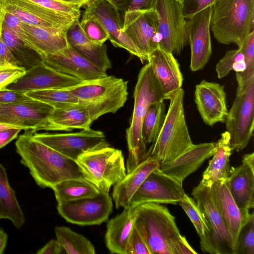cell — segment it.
<instances>
[{"mask_svg": "<svg viewBox=\"0 0 254 254\" xmlns=\"http://www.w3.org/2000/svg\"><path fill=\"white\" fill-rule=\"evenodd\" d=\"M119 11H127L129 0H106Z\"/></svg>", "mask_w": 254, "mask_h": 254, "instance_id": "f5cc1de1", "label": "cell"}, {"mask_svg": "<svg viewBox=\"0 0 254 254\" xmlns=\"http://www.w3.org/2000/svg\"><path fill=\"white\" fill-rule=\"evenodd\" d=\"M76 161L85 179L101 191L109 193L127 174L122 150L110 146L83 154Z\"/></svg>", "mask_w": 254, "mask_h": 254, "instance_id": "52a82bcc", "label": "cell"}, {"mask_svg": "<svg viewBox=\"0 0 254 254\" xmlns=\"http://www.w3.org/2000/svg\"><path fill=\"white\" fill-rule=\"evenodd\" d=\"M25 94L32 99L51 106L54 109L65 108L79 104L77 98L68 88L34 91Z\"/></svg>", "mask_w": 254, "mask_h": 254, "instance_id": "8d00e7d4", "label": "cell"}, {"mask_svg": "<svg viewBox=\"0 0 254 254\" xmlns=\"http://www.w3.org/2000/svg\"><path fill=\"white\" fill-rule=\"evenodd\" d=\"M212 8L213 6H209L186 19L192 71L203 69L212 54L210 21Z\"/></svg>", "mask_w": 254, "mask_h": 254, "instance_id": "2e32d148", "label": "cell"}, {"mask_svg": "<svg viewBox=\"0 0 254 254\" xmlns=\"http://www.w3.org/2000/svg\"><path fill=\"white\" fill-rule=\"evenodd\" d=\"M158 162L148 156L114 186L112 198L117 209L130 206V199L147 176L159 167Z\"/></svg>", "mask_w": 254, "mask_h": 254, "instance_id": "d4e9b609", "label": "cell"}, {"mask_svg": "<svg viewBox=\"0 0 254 254\" xmlns=\"http://www.w3.org/2000/svg\"><path fill=\"white\" fill-rule=\"evenodd\" d=\"M33 136L75 161L83 154L110 146L102 131L91 128L69 133H35Z\"/></svg>", "mask_w": 254, "mask_h": 254, "instance_id": "30bf717a", "label": "cell"}, {"mask_svg": "<svg viewBox=\"0 0 254 254\" xmlns=\"http://www.w3.org/2000/svg\"><path fill=\"white\" fill-rule=\"evenodd\" d=\"M228 188L235 203L241 211L248 213L254 206V172L242 164L231 167L226 179Z\"/></svg>", "mask_w": 254, "mask_h": 254, "instance_id": "4316f807", "label": "cell"}, {"mask_svg": "<svg viewBox=\"0 0 254 254\" xmlns=\"http://www.w3.org/2000/svg\"><path fill=\"white\" fill-rule=\"evenodd\" d=\"M21 130L20 128L13 127L0 130V149L16 138Z\"/></svg>", "mask_w": 254, "mask_h": 254, "instance_id": "816d5d0a", "label": "cell"}, {"mask_svg": "<svg viewBox=\"0 0 254 254\" xmlns=\"http://www.w3.org/2000/svg\"><path fill=\"white\" fill-rule=\"evenodd\" d=\"M185 193L183 182L161 171L159 168L152 171L132 196L130 206L153 202L158 204L178 203Z\"/></svg>", "mask_w": 254, "mask_h": 254, "instance_id": "4fadbf2b", "label": "cell"}, {"mask_svg": "<svg viewBox=\"0 0 254 254\" xmlns=\"http://www.w3.org/2000/svg\"><path fill=\"white\" fill-rule=\"evenodd\" d=\"M134 106L129 127L126 130L128 154L126 171L128 173L146 157L147 150L142 133L144 117L150 106L166 100L149 63L140 70L133 92Z\"/></svg>", "mask_w": 254, "mask_h": 254, "instance_id": "3957f363", "label": "cell"}, {"mask_svg": "<svg viewBox=\"0 0 254 254\" xmlns=\"http://www.w3.org/2000/svg\"><path fill=\"white\" fill-rule=\"evenodd\" d=\"M123 32L138 49L144 61L159 47L156 13L153 9L125 12Z\"/></svg>", "mask_w": 254, "mask_h": 254, "instance_id": "5bb4252c", "label": "cell"}, {"mask_svg": "<svg viewBox=\"0 0 254 254\" xmlns=\"http://www.w3.org/2000/svg\"><path fill=\"white\" fill-rule=\"evenodd\" d=\"M216 144V142L193 144L180 156L160 165L159 169L164 173L183 182L187 177L195 172L206 159L213 155Z\"/></svg>", "mask_w": 254, "mask_h": 254, "instance_id": "cb8c5ba5", "label": "cell"}, {"mask_svg": "<svg viewBox=\"0 0 254 254\" xmlns=\"http://www.w3.org/2000/svg\"><path fill=\"white\" fill-rule=\"evenodd\" d=\"M210 30L218 43L241 47L254 30V0H216Z\"/></svg>", "mask_w": 254, "mask_h": 254, "instance_id": "5b68a950", "label": "cell"}, {"mask_svg": "<svg viewBox=\"0 0 254 254\" xmlns=\"http://www.w3.org/2000/svg\"><path fill=\"white\" fill-rule=\"evenodd\" d=\"M109 193L58 204L59 214L67 222L80 226L100 225L107 221L113 211Z\"/></svg>", "mask_w": 254, "mask_h": 254, "instance_id": "7c38bea8", "label": "cell"}, {"mask_svg": "<svg viewBox=\"0 0 254 254\" xmlns=\"http://www.w3.org/2000/svg\"><path fill=\"white\" fill-rule=\"evenodd\" d=\"M81 28L85 35L96 43L102 45L109 39V35L104 26L93 14L85 9L82 14Z\"/></svg>", "mask_w": 254, "mask_h": 254, "instance_id": "60d3db41", "label": "cell"}, {"mask_svg": "<svg viewBox=\"0 0 254 254\" xmlns=\"http://www.w3.org/2000/svg\"><path fill=\"white\" fill-rule=\"evenodd\" d=\"M229 133L225 131L216 142L212 158L203 174L200 182L203 185L211 187L216 181L226 180L229 176L230 157L233 151L230 144Z\"/></svg>", "mask_w": 254, "mask_h": 254, "instance_id": "4dcf8cb0", "label": "cell"}, {"mask_svg": "<svg viewBox=\"0 0 254 254\" xmlns=\"http://www.w3.org/2000/svg\"><path fill=\"white\" fill-rule=\"evenodd\" d=\"M44 63L55 70L80 80L87 81L107 75L105 70L80 55L69 44L62 52L45 57Z\"/></svg>", "mask_w": 254, "mask_h": 254, "instance_id": "44dd1931", "label": "cell"}, {"mask_svg": "<svg viewBox=\"0 0 254 254\" xmlns=\"http://www.w3.org/2000/svg\"><path fill=\"white\" fill-rule=\"evenodd\" d=\"M134 211L135 223L151 254H197L180 234L175 217L166 207L148 202L134 207Z\"/></svg>", "mask_w": 254, "mask_h": 254, "instance_id": "7a4b0ae2", "label": "cell"}, {"mask_svg": "<svg viewBox=\"0 0 254 254\" xmlns=\"http://www.w3.org/2000/svg\"><path fill=\"white\" fill-rule=\"evenodd\" d=\"M191 195L209 229L212 254H235L232 238L215 204L210 187L199 183Z\"/></svg>", "mask_w": 254, "mask_h": 254, "instance_id": "8fae6325", "label": "cell"}, {"mask_svg": "<svg viewBox=\"0 0 254 254\" xmlns=\"http://www.w3.org/2000/svg\"><path fill=\"white\" fill-rule=\"evenodd\" d=\"M66 37L73 49L95 65L106 71L111 68L112 63L107 54V46L90 40L82 31L79 19H75L68 27Z\"/></svg>", "mask_w": 254, "mask_h": 254, "instance_id": "484cf974", "label": "cell"}, {"mask_svg": "<svg viewBox=\"0 0 254 254\" xmlns=\"http://www.w3.org/2000/svg\"><path fill=\"white\" fill-rule=\"evenodd\" d=\"M58 204L94 196L100 190L86 180L69 179L62 181L51 188Z\"/></svg>", "mask_w": 254, "mask_h": 254, "instance_id": "836d02e7", "label": "cell"}, {"mask_svg": "<svg viewBox=\"0 0 254 254\" xmlns=\"http://www.w3.org/2000/svg\"><path fill=\"white\" fill-rule=\"evenodd\" d=\"M64 1L77 4L80 5L81 7L85 5L89 0H62Z\"/></svg>", "mask_w": 254, "mask_h": 254, "instance_id": "9f6ffc18", "label": "cell"}, {"mask_svg": "<svg viewBox=\"0 0 254 254\" xmlns=\"http://www.w3.org/2000/svg\"><path fill=\"white\" fill-rule=\"evenodd\" d=\"M127 254H151L141 231L135 222L129 239Z\"/></svg>", "mask_w": 254, "mask_h": 254, "instance_id": "ee69618b", "label": "cell"}, {"mask_svg": "<svg viewBox=\"0 0 254 254\" xmlns=\"http://www.w3.org/2000/svg\"><path fill=\"white\" fill-rule=\"evenodd\" d=\"M25 71L20 67L0 68V90L4 89L8 84L13 82L23 75Z\"/></svg>", "mask_w": 254, "mask_h": 254, "instance_id": "bcb514c9", "label": "cell"}, {"mask_svg": "<svg viewBox=\"0 0 254 254\" xmlns=\"http://www.w3.org/2000/svg\"><path fill=\"white\" fill-rule=\"evenodd\" d=\"M233 150L245 148L253 135L254 128V80L236 96L225 121Z\"/></svg>", "mask_w": 254, "mask_h": 254, "instance_id": "9c48e42d", "label": "cell"}, {"mask_svg": "<svg viewBox=\"0 0 254 254\" xmlns=\"http://www.w3.org/2000/svg\"><path fill=\"white\" fill-rule=\"evenodd\" d=\"M216 0H184L182 3L183 14L186 19L203 9L213 6Z\"/></svg>", "mask_w": 254, "mask_h": 254, "instance_id": "f6af8a7d", "label": "cell"}, {"mask_svg": "<svg viewBox=\"0 0 254 254\" xmlns=\"http://www.w3.org/2000/svg\"><path fill=\"white\" fill-rule=\"evenodd\" d=\"M54 109L51 106L34 99L0 104V124L33 134L45 122Z\"/></svg>", "mask_w": 254, "mask_h": 254, "instance_id": "9a60e30c", "label": "cell"}, {"mask_svg": "<svg viewBox=\"0 0 254 254\" xmlns=\"http://www.w3.org/2000/svg\"><path fill=\"white\" fill-rule=\"evenodd\" d=\"M6 11L29 25L66 31L75 18L26 0H3Z\"/></svg>", "mask_w": 254, "mask_h": 254, "instance_id": "ac0fdd59", "label": "cell"}, {"mask_svg": "<svg viewBox=\"0 0 254 254\" xmlns=\"http://www.w3.org/2000/svg\"><path fill=\"white\" fill-rule=\"evenodd\" d=\"M33 134L25 132L20 135L15 148L21 163L29 169L39 187L52 188L69 179L86 180L76 161L37 140Z\"/></svg>", "mask_w": 254, "mask_h": 254, "instance_id": "6da1fadb", "label": "cell"}, {"mask_svg": "<svg viewBox=\"0 0 254 254\" xmlns=\"http://www.w3.org/2000/svg\"><path fill=\"white\" fill-rule=\"evenodd\" d=\"M184 209L194 226L200 238L201 250L212 254L210 234L203 216L195 200L185 194L178 203Z\"/></svg>", "mask_w": 254, "mask_h": 254, "instance_id": "e575fe53", "label": "cell"}, {"mask_svg": "<svg viewBox=\"0 0 254 254\" xmlns=\"http://www.w3.org/2000/svg\"><path fill=\"white\" fill-rule=\"evenodd\" d=\"M235 254H254V214L244 224L239 232Z\"/></svg>", "mask_w": 254, "mask_h": 254, "instance_id": "b9f144b4", "label": "cell"}, {"mask_svg": "<svg viewBox=\"0 0 254 254\" xmlns=\"http://www.w3.org/2000/svg\"><path fill=\"white\" fill-rule=\"evenodd\" d=\"M177 0L178 1H179L180 3H181L182 4V3L183 2V1L184 0Z\"/></svg>", "mask_w": 254, "mask_h": 254, "instance_id": "680465c9", "label": "cell"}, {"mask_svg": "<svg viewBox=\"0 0 254 254\" xmlns=\"http://www.w3.org/2000/svg\"><path fill=\"white\" fill-rule=\"evenodd\" d=\"M166 114L164 101L158 102L150 106L142 124V136L146 143L154 142L163 126Z\"/></svg>", "mask_w": 254, "mask_h": 254, "instance_id": "74e56055", "label": "cell"}, {"mask_svg": "<svg viewBox=\"0 0 254 254\" xmlns=\"http://www.w3.org/2000/svg\"><path fill=\"white\" fill-rule=\"evenodd\" d=\"M154 10L158 20L159 47L179 55L189 44L186 19L176 0H156Z\"/></svg>", "mask_w": 254, "mask_h": 254, "instance_id": "ba28073f", "label": "cell"}, {"mask_svg": "<svg viewBox=\"0 0 254 254\" xmlns=\"http://www.w3.org/2000/svg\"><path fill=\"white\" fill-rule=\"evenodd\" d=\"M22 25L25 33L24 41L44 57L58 54L69 45L66 31L34 26L23 23Z\"/></svg>", "mask_w": 254, "mask_h": 254, "instance_id": "f1b7e54d", "label": "cell"}, {"mask_svg": "<svg viewBox=\"0 0 254 254\" xmlns=\"http://www.w3.org/2000/svg\"><path fill=\"white\" fill-rule=\"evenodd\" d=\"M82 81L43 63L26 70L23 75L5 88L25 93L47 89L68 88Z\"/></svg>", "mask_w": 254, "mask_h": 254, "instance_id": "e0dca14e", "label": "cell"}, {"mask_svg": "<svg viewBox=\"0 0 254 254\" xmlns=\"http://www.w3.org/2000/svg\"><path fill=\"white\" fill-rule=\"evenodd\" d=\"M242 163L248 166L254 172V153L245 154L243 157Z\"/></svg>", "mask_w": 254, "mask_h": 254, "instance_id": "db71d44e", "label": "cell"}, {"mask_svg": "<svg viewBox=\"0 0 254 254\" xmlns=\"http://www.w3.org/2000/svg\"><path fill=\"white\" fill-rule=\"evenodd\" d=\"M63 253H66L65 251L57 239L51 240L36 253L37 254H61Z\"/></svg>", "mask_w": 254, "mask_h": 254, "instance_id": "681fc988", "label": "cell"}, {"mask_svg": "<svg viewBox=\"0 0 254 254\" xmlns=\"http://www.w3.org/2000/svg\"><path fill=\"white\" fill-rule=\"evenodd\" d=\"M92 122L87 111L83 106H76L54 109L45 122L37 131H70L73 129H88Z\"/></svg>", "mask_w": 254, "mask_h": 254, "instance_id": "f546056e", "label": "cell"}, {"mask_svg": "<svg viewBox=\"0 0 254 254\" xmlns=\"http://www.w3.org/2000/svg\"><path fill=\"white\" fill-rule=\"evenodd\" d=\"M194 101L205 124L213 126L225 122L228 110L223 85L202 80L195 86Z\"/></svg>", "mask_w": 254, "mask_h": 254, "instance_id": "ffe728a7", "label": "cell"}, {"mask_svg": "<svg viewBox=\"0 0 254 254\" xmlns=\"http://www.w3.org/2000/svg\"><path fill=\"white\" fill-rule=\"evenodd\" d=\"M150 65L166 100L181 89L183 76L174 55L158 47L148 57Z\"/></svg>", "mask_w": 254, "mask_h": 254, "instance_id": "7402d4cb", "label": "cell"}, {"mask_svg": "<svg viewBox=\"0 0 254 254\" xmlns=\"http://www.w3.org/2000/svg\"><path fill=\"white\" fill-rule=\"evenodd\" d=\"M155 1L156 0H129L127 11L152 10Z\"/></svg>", "mask_w": 254, "mask_h": 254, "instance_id": "f907efd6", "label": "cell"}, {"mask_svg": "<svg viewBox=\"0 0 254 254\" xmlns=\"http://www.w3.org/2000/svg\"><path fill=\"white\" fill-rule=\"evenodd\" d=\"M1 219L10 220L17 229H20L25 222L15 191L9 185L6 170L0 162V220Z\"/></svg>", "mask_w": 254, "mask_h": 254, "instance_id": "1f68e13d", "label": "cell"}, {"mask_svg": "<svg viewBox=\"0 0 254 254\" xmlns=\"http://www.w3.org/2000/svg\"><path fill=\"white\" fill-rule=\"evenodd\" d=\"M135 220L134 207L130 206L108 221L105 238L106 247L111 254H127Z\"/></svg>", "mask_w": 254, "mask_h": 254, "instance_id": "83f0119b", "label": "cell"}, {"mask_svg": "<svg viewBox=\"0 0 254 254\" xmlns=\"http://www.w3.org/2000/svg\"><path fill=\"white\" fill-rule=\"evenodd\" d=\"M13 128V127H10L9 126L0 124V130L5 129H7V128Z\"/></svg>", "mask_w": 254, "mask_h": 254, "instance_id": "6f0895ef", "label": "cell"}, {"mask_svg": "<svg viewBox=\"0 0 254 254\" xmlns=\"http://www.w3.org/2000/svg\"><path fill=\"white\" fill-rule=\"evenodd\" d=\"M85 9L101 22L109 35V40L117 48L124 49L142 62L144 59L138 49L123 32V21L120 11L106 0H89Z\"/></svg>", "mask_w": 254, "mask_h": 254, "instance_id": "d6986e66", "label": "cell"}, {"mask_svg": "<svg viewBox=\"0 0 254 254\" xmlns=\"http://www.w3.org/2000/svg\"><path fill=\"white\" fill-rule=\"evenodd\" d=\"M240 48L245 55L247 67L244 72H236L237 89L247 86L254 79V30L249 34Z\"/></svg>", "mask_w": 254, "mask_h": 254, "instance_id": "ab89813d", "label": "cell"}, {"mask_svg": "<svg viewBox=\"0 0 254 254\" xmlns=\"http://www.w3.org/2000/svg\"><path fill=\"white\" fill-rule=\"evenodd\" d=\"M8 236L6 232L0 229V254H2L6 247Z\"/></svg>", "mask_w": 254, "mask_h": 254, "instance_id": "11a10c76", "label": "cell"}, {"mask_svg": "<svg viewBox=\"0 0 254 254\" xmlns=\"http://www.w3.org/2000/svg\"><path fill=\"white\" fill-rule=\"evenodd\" d=\"M184 96V91L181 88L169 98V106L163 126L147 151L146 157H151L160 165L175 159L194 144L185 118Z\"/></svg>", "mask_w": 254, "mask_h": 254, "instance_id": "277c9868", "label": "cell"}, {"mask_svg": "<svg viewBox=\"0 0 254 254\" xmlns=\"http://www.w3.org/2000/svg\"><path fill=\"white\" fill-rule=\"evenodd\" d=\"M32 99L24 93L3 89L0 90V104H11Z\"/></svg>", "mask_w": 254, "mask_h": 254, "instance_id": "c3c4849f", "label": "cell"}, {"mask_svg": "<svg viewBox=\"0 0 254 254\" xmlns=\"http://www.w3.org/2000/svg\"><path fill=\"white\" fill-rule=\"evenodd\" d=\"M2 33L3 40L19 67L26 71L44 63L45 57L41 54L17 37L3 24Z\"/></svg>", "mask_w": 254, "mask_h": 254, "instance_id": "d6a6232c", "label": "cell"}, {"mask_svg": "<svg viewBox=\"0 0 254 254\" xmlns=\"http://www.w3.org/2000/svg\"><path fill=\"white\" fill-rule=\"evenodd\" d=\"M217 209L222 216L232 238L235 250L240 230L251 214L241 211L229 191L226 180L215 182L210 187Z\"/></svg>", "mask_w": 254, "mask_h": 254, "instance_id": "603a6c76", "label": "cell"}, {"mask_svg": "<svg viewBox=\"0 0 254 254\" xmlns=\"http://www.w3.org/2000/svg\"><path fill=\"white\" fill-rule=\"evenodd\" d=\"M87 111L92 122L108 113H115L126 103L127 81L113 75L83 81L68 88Z\"/></svg>", "mask_w": 254, "mask_h": 254, "instance_id": "8992f818", "label": "cell"}, {"mask_svg": "<svg viewBox=\"0 0 254 254\" xmlns=\"http://www.w3.org/2000/svg\"><path fill=\"white\" fill-rule=\"evenodd\" d=\"M47 9L79 19L81 15V6L62 0H26Z\"/></svg>", "mask_w": 254, "mask_h": 254, "instance_id": "7bdbcfd3", "label": "cell"}, {"mask_svg": "<svg viewBox=\"0 0 254 254\" xmlns=\"http://www.w3.org/2000/svg\"><path fill=\"white\" fill-rule=\"evenodd\" d=\"M247 67L245 55L240 48L227 51L216 65V72L219 79L226 76L231 71L244 72Z\"/></svg>", "mask_w": 254, "mask_h": 254, "instance_id": "f35d334b", "label": "cell"}, {"mask_svg": "<svg viewBox=\"0 0 254 254\" xmlns=\"http://www.w3.org/2000/svg\"><path fill=\"white\" fill-rule=\"evenodd\" d=\"M57 239L68 254H95L93 245L83 235L70 228L57 226L55 228Z\"/></svg>", "mask_w": 254, "mask_h": 254, "instance_id": "d590c367", "label": "cell"}, {"mask_svg": "<svg viewBox=\"0 0 254 254\" xmlns=\"http://www.w3.org/2000/svg\"><path fill=\"white\" fill-rule=\"evenodd\" d=\"M3 24L17 37L24 40L25 33L22 22L17 17L5 10Z\"/></svg>", "mask_w": 254, "mask_h": 254, "instance_id": "7dc6e473", "label": "cell"}]
</instances>
